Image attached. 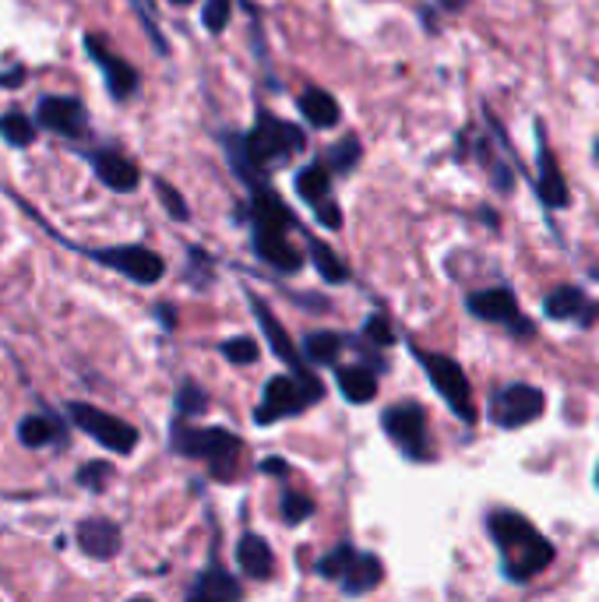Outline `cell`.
Instances as JSON below:
<instances>
[{
    "label": "cell",
    "instance_id": "6da1fadb",
    "mask_svg": "<svg viewBox=\"0 0 599 602\" xmlns=\"http://www.w3.org/2000/svg\"><path fill=\"white\" fill-rule=\"evenodd\" d=\"M222 148H227V162L233 176L244 184L247 191H258L268 184V173L276 165H286L293 156H300L307 148V134L304 127L290 124L268 110H258L250 131L244 134H222Z\"/></svg>",
    "mask_w": 599,
    "mask_h": 602
},
{
    "label": "cell",
    "instance_id": "7a4b0ae2",
    "mask_svg": "<svg viewBox=\"0 0 599 602\" xmlns=\"http://www.w3.org/2000/svg\"><path fill=\"white\" fill-rule=\"evenodd\" d=\"M487 532L501 553V575L508 581L526 585L553 564L550 539L539 532L526 515H518V511H508V507L490 511Z\"/></svg>",
    "mask_w": 599,
    "mask_h": 602
},
{
    "label": "cell",
    "instance_id": "3957f363",
    "mask_svg": "<svg viewBox=\"0 0 599 602\" xmlns=\"http://www.w3.org/2000/svg\"><path fill=\"white\" fill-rule=\"evenodd\" d=\"M170 447L180 458H198L208 465L219 483H230L240 472V455H244V441L227 427H194L187 419H173L170 427Z\"/></svg>",
    "mask_w": 599,
    "mask_h": 602
},
{
    "label": "cell",
    "instance_id": "277c9868",
    "mask_svg": "<svg viewBox=\"0 0 599 602\" xmlns=\"http://www.w3.org/2000/svg\"><path fill=\"white\" fill-rule=\"evenodd\" d=\"M11 198L19 201V205L25 208V212L33 216L53 239H60V244H64L68 250L82 254V258L96 261V265H102V268H110V272L124 275V279L134 282V285H156L162 275H167V261H162V254H156L152 247H145V244H117V247H82V244H71V239L60 236L47 219H39L36 208L25 205V201L19 198V194H11Z\"/></svg>",
    "mask_w": 599,
    "mask_h": 602
},
{
    "label": "cell",
    "instance_id": "5b68a950",
    "mask_svg": "<svg viewBox=\"0 0 599 602\" xmlns=\"http://www.w3.org/2000/svg\"><path fill=\"white\" fill-rule=\"evenodd\" d=\"M325 398V388L321 381L314 378V370L307 373H279L265 384L261 391V402L258 409H254V423L258 427H272L279 419H290V416H300L307 413L314 402Z\"/></svg>",
    "mask_w": 599,
    "mask_h": 602
},
{
    "label": "cell",
    "instance_id": "8992f818",
    "mask_svg": "<svg viewBox=\"0 0 599 602\" xmlns=\"http://www.w3.org/2000/svg\"><path fill=\"white\" fill-rule=\"evenodd\" d=\"M314 570H318L325 581H335L346 595H367L378 589L384 578V564L378 556L356 550L353 543L332 546L318 564H314Z\"/></svg>",
    "mask_w": 599,
    "mask_h": 602
},
{
    "label": "cell",
    "instance_id": "52a82bcc",
    "mask_svg": "<svg viewBox=\"0 0 599 602\" xmlns=\"http://www.w3.org/2000/svg\"><path fill=\"white\" fill-rule=\"evenodd\" d=\"M413 356L419 359V367L427 370V378L433 384V391L444 398V405L452 409L462 423H476V405H473V388L466 370H462L452 356H441V353H427V349H413Z\"/></svg>",
    "mask_w": 599,
    "mask_h": 602
},
{
    "label": "cell",
    "instance_id": "ba28073f",
    "mask_svg": "<svg viewBox=\"0 0 599 602\" xmlns=\"http://www.w3.org/2000/svg\"><path fill=\"white\" fill-rule=\"evenodd\" d=\"M36 124L39 131L57 134L60 142H68L74 148H85V142L93 138V116H88L85 102L78 96H39L36 102Z\"/></svg>",
    "mask_w": 599,
    "mask_h": 602
},
{
    "label": "cell",
    "instance_id": "9c48e42d",
    "mask_svg": "<svg viewBox=\"0 0 599 602\" xmlns=\"http://www.w3.org/2000/svg\"><path fill=\"white\" fill-rule=\"evenodd\" d=\"M68 419L85 433V438H93L96 444L113 451V455H131L142 441V433L134 423H127V419H120L113 413H102L99 405H88V402H68Z\"/></svg>",
    "mask_w": 599,
    "mask_h": 602
},
{
    "label": "cell",
    "instance_id": "30bf717a",
    "mask_svg": "<svg viewBox=\"0 0 599 602\" xmlns=\"http://www.w3.org/2000/svg\"><path fill=\"white\" fill-rule=\"evenodd\" d=\"M82 47L88 53V60L99 67L102 74V85H107V96L113 102H127L142 93V71L131 64V60L120 57L107 39L96 36V33H85L82 36Z\"/></svg>",
    "mask_w": 599,
    "mask_h": 602
},
{
    "label": "cell",
    "instance_id": "8fae6325",
    "mask_svg": "<svg viewBox=\"0 0 599 602\" xmlns=\"http://www.w3.org/2000/svg\"><path fill=\"white\" fill-rule=\"evenodd\" d=\"M381 427L402 455L409 462H427L430 458V438H427V413L419 402H395L381 413Z\"/></svg>",
    "mask_w": 599,
    "mask_h": 602
},
{
    "label": "cell",
    "instance_id": "7c38bea8",
    "mask_svg": "<svg viewBox=\"0 0 599 602\" xmlns=\"http://www.w3.org/2000/svg\"><path fill=\"white\" fill-rule=\"evenodd\" d=\"M466 310L473 314L476 321H487V324H501L508 328L512 335L518 339H533L536 328L533 321L522 314L515 293L508 290V285H493V290H476L466 296Z\"/></svg>",
    "mask_w": 599,
    "mask_h": 602
},
{
    "label": "cell",
    "instance_id": "4fadbf2b",
    "mask_svg": "<svg viewBox=\"0 0 599 602\" xmlns=\"http://www.w3.org/2000/svg\"><path fill=\"white\" fill-rule=\"evenodd\" d=\"M547 409V398L543 391L533 388V384H504L493 391L490 398V423L501 427V430H522L536 423L539 416Z\"/></svg>",
    "mask_w": 599,
    "mask_h": 602
},
{
    "label": "cell",
    "instance_id": "5bb4252c",
    "mask_svg": "<svg viewBox=\"0 0 599 602\" xmlns=\"http://www.w3.org/2000/svg\"><path fill=\"white\" fill-rule=\"evenodd\" d=\"M78 152L88 159V165H93V173H96V180L107 191H113V194H134L142 187V165L134 162L124 148H117V145H102V142H96V145H85V148H78Z\"/></svg>",
    "mask_w": 599,
    "mask_h": 602
},
{
    "label": "cell",
    "instance_id": "9a60e30c",
    "mask_svg": "<svg viewBox=\"0 0 599 602\" xmlns=\"http://www.w3.org/2000/svg\"><path fill=\"white\" fill-rule=\"evenodd\" d=\"M536 162H539V173H536V194L550 212H561V208L572 205V191H567V180L558 165V156L553 148L547 145V131L543 124L536 120Z\"/></svg>",
    "mask_w": 599,
    "mask_h": 602
},
{
    "label": "cell",
    "instance_id": "2e32d148",
    "mask_svg": "<svg viewBox=\"0 0 599 602\" xmlns=\"http://www.w3.org/2000/svg\"><path fill=\"white\" fill-rule=\"evenodd\" d=\"M74 543H78L85 556H93V561H113L124 550V532L107 515H88L74 525Z\"/></svg>",
    "mask_w": 599,
    "mask_h": 602
},
{
    "label": "cell",
    "instance_id": "e0dca14e",
    "mask_svg": "<svg viewBox=\"0 0 599 602\" xmlns=\"http://www.w3.org/2000/svg\"><path fill=\"white\" fill-rule=\"evenodd\" d=\"M247 304H250V310H254V318L261 321V331H265V339H268V349H272L282 364H286L293 373H307L310 367H307V359H304V353L296 349L293 345V339H290V331L282 328V321L272 314V307L265 304L261 296H254V293H247Z\"/></svg>",
    "mask_w": 599,
    "mask_h": 602
},
{
    "label": "cell",
    "instance_id": "ac0fdd59",
    "mask_svg": "<svg viewBox=\"0 0 599 602\" xmlns=\"http://www.w3.org/2000/svg\"><path fill=\"white\" fill-rule=\"evenodd\" d=\"M250 247L254 254L265 261V265H272L276 272H300L304 268V254H300L293 247V239L290 233H282V230H265V225H250Z\"/></svg>",
    "mask_w": 599,
    "mask_h": 602
},
{
    "label": "cell",
    "instance_id": "d6986e66",
    "mask_svg": "<svg viewBox=\"0 0 599 602\" xmlns=\"http://www.w3.org/2000/svg\"><path fill=\"white\" fill-rule=\"evenodd\" d=\"M543 314L550 321H575L582 328H592L599 318V304H592L578 285H558V290L543 299Z\"/></svg>",
    "mask_w": 599,
    "mask_h": 602
},
{
    "label": "cell",
    "instance_id": "ffe728a7",
    "mask_svg": "<svg viewBox=\"0 0 599 602\" xmlns=\"http://www.w3.org/2000/svg\"><path fill=\"white\" fill-rule=\"evenodd\" d=\"M240 599H244V589H240V581L219 561L208 564L187 592V602H240Z\"/></svg>",
    "mask_w": 599,
    "mask_h": 602
},
{
    "label": "cell",
    "instance_id": "44dd1931",
    "mask_svg": "<svg viewBox=\"0 0 599 602\" xmlns=\"http://www.w3.org/2000/svg\"><path fill=\"white\" fill-rule=\"evenodd\" d=\"M19 441L25 447H60L68 444V423L57 413H28L19 419Z\"/></svg>",
    "mask_w": 599,
    "mask_h": 602
},
{
    "label": "cell",
    "instance_id": "7402d4cb",
    "mask_svg": "<svg viewBox=\"0 0 599 602\" xmlns=\"http://www.w3.org/2000/svg\"><path fill=\"white\" fill-rule=\"evenodd\" d=\"M332 170H328V162L325 159H314L307 165H300L296 176H293V187L300 194V201L310 205L314 212H318L321 205L332 201Z\"/></svg>",
    "mask_w": 599,
    "mask_h": 602
},
{
    "label": "cell",
    "instance_id": "603a6c76",
    "mask_svg": "<svg viewBox=\"0 0 599 602\" xmlns=\"http://www.w3.org/2000/svg\"><path fill=\"white\" fill-rule=\"evenodd\" d=\"M296 110L314 131H332V127H339V120H342L339 99L332 93H325V88H314V85L296 96Z\"/></svg>",
    "mask_w": 599,
    "mask_h": 602
},
{
    "label": "cell",
    "instance_id": "cb8c5ba5",
    "mask_svg": "<svg viewBox=\"0 0 599 602\" xmlns=\"http://www.w3.org/2000/svg\"><path fill=\"white\" fill-rule=\"evenodd\" d=\"M236 564L247 578L254 581H268L276 575V553L265 543L258 532H244L236 543Z\"/></svg>",
    "mask_w": 599,
    "mask_h": 602
},
{
    "label": "cell",
    "instance_id": "d4e9b609",
    "mask_svg": "<svg viewBox=\"0 0 599 602\" xmlns=\"http://www.w3.org/2000/svg\"><path fill=\"white\" fill-rule=\"evenodd\" d=\"M462 142L476 148L479 162H484V165H487V173H490V184H493V191L512 194V187H515V173H512V165L504 162V156L493 152V145H490L487 134H476V138H473V134L466 131V134H462Z\"/></svg>",
    "mask_w": 599,
    "mask_h": 602
},
{
    "label": "cell",
    "instance_id": "484cf974",
    "mask_svg": "<svg viewBox=\"0 0 599 602\" xmlns=\"http://www.w3.org/2000/svg\"><path fill=\"white\" fill-rule=\"evenodd\" d=\"M335 384L342 391V398L353 405H367L378 398V373L370 367H339L335 370Z\"/></svg>",
    "mask_w": 599,
    "mask_h": 602
},
{
    "label": "cell",
    "instance_id": "4316f807",
    "mask_svg": "<svg viewBox=\"0 0 599 602\" xmlns=\"http://www.w3.org/2000/svg\"><path fill=\"white\" fill-rule=\"evenodd\" d=\"M0 142L8 148H33L39 142V124L33 113H25L22 107H11L0 113Z\"/></svg>",
    "mask_w": 599,
    "mask_h": 602
},
{
    "label": "cell",
    "instance_id": "83f0119b",
    "mask_svg": "<svg viewBox=\"0 0 599 602\" xmlns=\"http://www.w3.org/2000/svg\"><path fill=\"white\" fill-rule=\"evenodd\" d=\"M342 345H346V339H342L339 331H310V335H304V342H300V353H304V359L314 367H335L342 356Z\"/></svg>",
    "mask_w": 599,
    "mask_h": 602
},
{
    "label": "cell",
    "instance_id": "f1b7e54d",
    "mask_svg": "<svg viewBox=\"0 0 599 602\" xmlns=\"http://www.w3.org/2000/svg\"><path fill=\"white\" fill-rule=\"evenodd\" d=\"M307 254H310V261H314V268H318V275H321L325 282H332V285L350 282V268H346V261H342L339 254L325 244V239L310 236V239H307Z\"/></svg>",
    "mask_w": 599,
    "mask_h": 602
},
{
    "label": "cell",
    "instance_id": "f546056e",
    "mask_svg": "<svg viewBox=\"0 0 599 602\" xmlns=\"http://www.w3.org/2000/svg\"><path fill=\"white\" fill-rule=\"evenodd\" d=\"M359 159H364V145L356 142V134H346L342 142H335L332 148L325 152V162H328V170H332L335 176H350Z\"/></svg>",
    "mask_w": 599,
    "mask_h": 602
},
{
    "label": "cell",
    "instance_id": "4dcf8cb0",
    "mask_svg": "<svg viewBox=\"0 0 599 602\" xmlns=\"http://www.w3.org/2000/svg\"><path fill=\"white\" fill-rule=\"evenodd\" d=\"M173 405H176L180 419H194V416H201L208 409V391L201 384H194V381H180Z\"/></svg>",
    "mask_w": 599,
    "mask_h": 602
},
{
    "label": "cell",
    "instance_id": "1f68e13d",
    "mask_svg": "<svg viewBox=\"0 0 599 602\" xmlns=\"http://www.w3.org/2000/svg\"><path fill=\"white\" fill-rule=\"evenodd\" d=\"M110 479H113V465H110V462H102V458L85 462L82 469L74 472V483H78L82 490H93V493H102V490H107Z\"/></svg>",
    "mask_w": 599,
    "mask_h": 602
},
{
    "label": "cell",
    "instance_id": "d6a6232c",
    "mask_svg": "<svg viewBox=\"0 0 599 602\" xmlns=\"http://www.w3.org/2000/svg\"><path fill=\"white\" fill-rule=\"evenodd\" d=\"M230 19H233V0H205V4H201V25H205L212 36L227 33Z\"/></svg>",
    "mask_w": 599,
    "mask_h": 602
},
{
    "label": "cell",
    "instance_id": "836d02e7",
    "mask_svg": "<svg viewBox=\"0 0 599 602\" xmlns=\"http://www.w3.org/2000/svg\"><path fill=\"white\" fill-rule=\"evenodd\" d=\"M279 515H282V521H286V525H304L314 515V501H310V496H304V493L286 490V493H282V501H279Z\"/></svg>",
    "mask_w": 599,
    "mask_h": 602
},
{
    "label": "cell",
    "instance_id": "e575fe53",
    "mask_svg": "<svg viewBox=\"0 0 599 602\" xmlns=\"http://www.w3.org/2000/svg\"><path fill=\"white\" fill-rule=\"evenodd\" d=\"M219 349H222V356H227L230 364H236V367H250V364H258V356H261L258 342L247 339V335H240V339H227V342L219 345Z\"/></svg>",
    "mask_w": 599,
    "mask_h": 602
},
{
    "label": "cell",
    "instance_id": "d590c367",
    "mask_svg": "<svg viewBox=\"0 0 599 602\" xmlns=\"http://www.w3.org/2000/svg\"><path fill=\"white\" fill-rule=\"evenodd\" d=\"M156 194H159V201H162V208H167V216L173 222H187L191 219V208L184 201V194H180L173 184H167L162 176H156Z\"/></svg>",
    "mask_w": 599,
    "mask_h": 602
},
{
    "label": "cell",
    "instance_id": "8d00e7d4",
    "mask_svg": "<svg viewBox=\"0 0 599 602\" xmlns=\"http://www.w3.org/2000/svg\"><path fill=\"white\" fill-rule=\"evenodd\" d=\"M25 82H28V64H22V60H14V57L0 60V88H4V93H14V88H22Z\"/></svg>",
    "mask_w": 599,
    "mask_h": 602
},
{
    "label": "cell",
    "instance_id": "74e56055",
    "mask_svg": "<svg viewBox=\"0 0 599 602\" xmlns=\"http://www.w3.org/2000/svg\"><path fill=\"white\" fill-rule=\"evenodd\" d=\"M187 258H191V272H187V279L194 282V285H208L212 282V258L201 250V247H187Z\"/></svg>",
    "mask_w": 599,
    "mask_h": 602
},
{
    "label": "cell",
    "instance_id": "f35d334b",
    "mask_svg": "<svg viewBox=\"0 0 599 602\" xmlns=\"http://www.w3.org/2000/svg\"><path fill=\"white\" fill-rule=\"evenodd\" d=\"M364 335L370 339V345H378V349H388V345H395V331L388 328V321L381 314H370L367 324H364Z\"/></svg>",
    "mask_w": 599,
    "mask_h": 602
},
{
    "label": "cell",
    "instance_id": "ab89813d",
    "mask_svg": "<svg viewBox=\"0 0 599 602\" xmlns=\"http://www.w3.org/2000/svg\"><path fill=\"white\" fill-rule=\"evenodd\" d=\"M314 219H318L321 225H325V230H342V208L335 205V201H328V205H321L318 208V212H314Z\"/></svg>",
    "mask_w": 599,
    "mask_h": 602
},
{
    "label": "cell",
    "instance_id": "60d3db41",
    "mask_svg": "<svg viewBox=\"0 0 599 602\" xmlns=\"http://www.w3.org/2000/svg\"><path fill=\"white\" fill-rule=\"evenodd\" d=\"M258 469L265 472V476H290V462L286 458H265L261 465H258Z\"/></svg>",
    "mask_w": 599,
    "mask_h": 602
},
{
    "label": "cell",
    "instance_id": "b9f144b4",
    "mask_svg": "<svg viewBox=\"0 0 599 602\" xmlns=\"http://www.w3.org/2000/svg\"><path fill=\"white\" fill-rule=\"evenodd\" d=\"M156 318L162 321V328H167V331L176 328V310H173L170 304H159V307H156Z\"/></svg>",
    "mask_w": 599,
    "mask_h": 602
},
{
    "label": "cell",
    "instance_id": "7bdbcfd3",
    "mask_svg": "<svg viewBox=\"0 0 599 602\" xmlns=\"http://www.w3.org/2000/svg\"><path fill=\"white\" fill-rule=\"evenodd\" d=\"M441 11H448V14H459V11H466L469 8V0H433Z\"/></svg>",
    "mask_w": 599,
    "mask_h": 602
},
{
    "label": "cell",
    "instance_id": "ee69618b",
    "mask_svg": "<svg viewBox=\"0 0 599 602\" xmlns=\"http://www.w3.org/2000/svg\"><path fill=\"white\" fill-rule=\"evenodd\" d=\"M170 4H173V8H191L194 0H170Z\"/></svg>",
    "mask_w": 599,
    "mask_h": 602
},
{
    "label": "cell",
    "instance_id": "f6af8a7d",
    "mask_svg": "<svg viewBox=\"0 0 599 602\" xmlns=\"http://www.w3.org/2000/svg\"><path fill=\"white\" fill-rule=\"evenodd\" d=\"M127 602H152V599H148V595H134V599H127Z\"/></svg>",
    "mask_w": 599,
    "mask_h": 602
},
{
    "label": "cell",
    "instance_id": "bcb514c9",
    "mask_svg": "<svg viewBox=\"0 0 599 602\" xmlns=\"http://www.w3.org/2000/svg\"><path fill=\"white\" fill-rule=\"evenodd\" d=\"M592 159H596V165H599V138H596V148H592Z\"/></svg>",
    "mask_w": 599,
    "mask_h": 602
},
{
    "label": "cell",
    "instance_id": "7dc6e473",
    "mask_svg": "<svg viewBox=\"0 0 599 602\" xmlns=\"http://www.w3.org/2000/svg\"><path fill=\"white\" fill-rule=\"evenodd\" d=\"M596 487H599V465H596Z\"/></svg>",
    "mask_w": 599,
    "mask_h": 602
}]
</instances>
